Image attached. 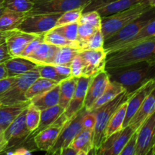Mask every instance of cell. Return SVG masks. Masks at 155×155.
Here are the masks:
<instances>
[{"label":"cell","instance_id":"6da1fadb","mask_svg":"<svg viewBox=\"0 0 155 155\" xmlns=\"http://www.w3.org/2000/svg\"><path fill=\"white\" fill-rule=\"evenodd\" d=\"M110 81L120 83L128 94L137 91L155 79V61H142L124 66L106 68Z\"/></svg>","mask_w":155,"mask_h":155},{"label":"cell","instance_id":"7a4b0ae2","mask_svg":"<svg viewBox=\"0 0 155 155\" xmlns=\"http://www.w3.org/2000/svg\"><path fill=\"white\" fill-rule=\"evenodd\" d=\"M142 61H155V36L133 47L108 54L106 68L124 66Z\"/></svg>","mask_w":155,"mask_h":155},{"label":"cell","instance_id":"3957f363","mask_svg":"<svg viewBox=\"0 0 155 155\" xmlns=\"http://www.w3.org/2000/svg\"><path fill=\"white\" fill-rule=\"evenodd\" d=\"M133 93L128 94L125 91L123 93L120 94L114 99L111 100L95 110H91L95 113L96 117V123L93 131L94 148L98 149L104 142L106 139V130L107 125L112 115L123 103L128 101Z\"/></svg>","mask_w":155,"mask_h":155},{"label":"cell","instance_id":"277c9868","mask_svg":"<svg viewBox=\"0 0 155 155\" xmlns=\"http://www.w3.org/2000/svg\"><path fill=\"white\" fill-rule=\"evenodd\" d=\"M151 7L152 6L148 4L147 0H143L127 10L101 18V31L104 40L134 21Z\"/></svg>","mask_w":155,"mask_h":155},{"label":"cell","instance_id":"5b68a950","mask_svg":"<svg viewBox=\"0 0 155 155\" xmlns=\"http://www.w3.org/2000/svg\"><path fill=\"white\" fill-rule=\"evenodd\" d=\"M155 19V6L142 13L121 30L104 40V49L109 54L114 48L134 37L144 27Z\"/></svg>","mask_w":155,"mask_h":155},{"label":"cell","instance_id":"8992f818","mask_svg":"<svg viewBox=\"0 0 155 155\" xmlns=\"http://www.w3.org/2000/svg\"><path fill=\"white\" fill-rule=\"evenodd\" d=\"M39 77V74L36 68L16 77L15 83L8 90L0 95V106L15 105L28 102L29 101L26 98V92L32 83Z\"/></svg>","mask_w":155,"mask_h":155},{"label":"cell","instance_id":"52a82bcc","mask_svg":"<svg viewBox=\"0 0 155 155\" xmlns=\"http://www.w3.org/2000/svg\"><path fill=\"white\" fill-rule=\"evenodd\" d=\"M86 110L85 107L79 110L71 118L67 120L62 128L57 140L45 155H56L63 148H68L74 138L83 130L82 119Z\"/></svg>","mask_w":155,"mask_h":155},{"label":"cell","instance_id":"ba28073f","mask_svg":"<svg viewBox=\"0 0 155 155\" xmlns=\"http://www.w3.org/2000/svg\"><path fill=\"white\" fill-rule=\"evenodd\" d=\"M62 13L27 15L17 30L36 35H44L54 28Z\"/></svg>","mask_w":155,"mask_h":155},{"label":"cell","instance_id":"9c48e42d","mask_svg":"<svg viewBox=\"0 0 155 155\" xmlns=\"http://www.w3.org/2000/svg\"><path fill=\"white\" fill-rule=\"evenodd\" d=\"M92 0H45L35 2L34 7L27 15L64 13L77 8L84 9Z\"/></svg>","mask_w":155,"mask_h":155},{"label":"cell","instance_id":"30bf717a","mask_svg":"<svg viewBox=\"0 0 155 155\" xmlns=\"http://www.w3.org/2000/svg\"><path fill=\"white\" fill-rule=\"evenodd\" d=\"M136 131L130 126L124 127L106 138L101 146L96 149V155H119Z\"/></svg>","mask_w":155,"mask_h":155},{"label":"cell","instance_id":"8fae6325","mask_svg":"<svg viewBox=\"0 0 155 155\" xmlns=\"http://www.w3.org/2000/svg\"><path fill=\"white\" fill-rule=\"evenodd\" d=\"M79 54L83 61V77H92L105 70L107 54L104 49L80 50Z\"/></svg>","mask_w":155,"mask_h":155},{"label":"cell","instance_id":"7c38bea8","mask_svg":"<svg viewBox=\"0 0 155 155\" xmlns=\"http://www.w3.org/2000/svg\"><path fill=\"white\" fill-rule=\"evenodd\" d=\"M155 145V111L137 130L136 155H145Z\"/></svg>","mask_w":155,"mask_h":155},{"label":"cell","instance_id":"4fadbf2b","mask_svg":"<svg viewBox=\"0 0 155 155\" xmlns=\"http://www.w3.org/2000/svg\"><path fill=\"white\" fill-rule=\"evenodd\" d=\"M63 114L54 124L36 133L33 136L34 144L38 150L46 152L53 146L65 123L68 120V119L64 117Z\"/></svg>","mask_w":155,"mask_h":155},{"label":"cell","instance_id":"5bb4252c","mask_svg":"<svg viewBox=\"0 0 155 155\" xmlns=\"http://www.w3.org/2000/svg\"><path fill=\"white\" fill-rule=\"evenodd\" d=\"M26 109L5 130L4 136L8 143V148L18 145L30 137V132L26 124Z\"/></svg>","mask_w":155,"mask_h":155},{"label":"cell","instance_id":"9a60e30c","mask_svg":"<svg viewBox=\"0 0 155 155\" xmlns=\"http://www.w3.org/2000/svg\"><path fill=\"white\" fill-rule=\"evenodd\" d=\"M109 83L110 79L105 70L92 77L84 101V107L86 110L89 111L92 109V106L104 92Z\"/></svg>","mask_w":155,"mask_h":155},{"label":"cell","instance_id":"2e32d148","mask_svg":"<svg viewBox=\"0 0 155 155\" xmlns=\"http://www.w3.org/2000/svg\"><path fill=\"white\" fill-rule=\"evenodd\" d=\"M92 77H80L77 80V87L74 95L68 104V107L64 112V116L66 119L69 120L79 110L84 107V101L86 98L88 86Z\"/></svg>","mask_w":155,"mask_h":155},{"label":"cell","instance_id":"e0dca14e","mask_svg":"<svg viewBox=\"0 0 155 155\" xmlns=\"http://www.w3.org/2000/svg\"><path fill=\"white\" fill-rule=\"evenodd\" d=\"M38 36L39 35L25 33L17 29L12 30L5 39V44L10 55L12 58L20 57L27 45Z\"/></svg>","mask_w":155,"mask_h":155},{"label":"cell","instance_id":"ac0fdd59","mask_svg":"<svg viewBox=\"0 0 155 155\" xmlns=\"http://www.w3.org/2000/svg\"><path fill=\"white\" fill-rule=\"evenodd\" d=\"M154 80H150L149 82L143 85L142 87L139 88L137 91H136L132 95V96L129 98V100L127 101V112H126V117L123 127H126L128 126L130 121L131 120L133 117L136 114L137 110H139L140 106L143 103L144 100L154 89Z\"/></svg>","mask_w":155,"mask_h":155},{"label":"cell","instance_id":"d6986e66","mask_svg":"<svg viewBox=\"0 0 155 155\" xmlns=\"http://www.w3.org/2000/svg\"><path fill=\"white\" fill-rule=\"evenodd\" d=\"M60 47L51 45L45 42L39 43L33 51L25 58L31 61L36 65L50 64L52 65L54 58Z\"/></svg>","mask_w":155,"mask_h":155},{"label":"cell","instance_id":"ffe728a7","mask_svg":"<svg viewBox=\"0 0 155 155\" xmlns=\"http://www.w3.org/2000/svg\"><path fill=\"white\" fill-rule=\"evenodd\" d=\"M155 111V89L151 91V93L144 100L143 103L136 114L133 117L128 126L133 130H138L142 124Z\"/></svg>","mask_w":155,"mask_h":155},{"label":"cell","instance_id":"44dd1931","mask_svg":"<svg viewBox=\"0 0 155 155\" xmlns=\"http://www.w3.org/2000/svg\"><path fill=\"white\" fill-rule=\"evenodd\" d=\"M8 77H18L36 69V64L23 57H13L4 63Z\"/></svg>","mask_w":155,"mask_h":155},{"label":"cell","instance_id":"7402d4cb","mask_svg":"<svg viewBox=\"0 0 155 155\" xmlns=\"http://www.w3.org/2000/svg\"><path fill=\"white\" fill-rule=\"evenodd\" d=\"M59 84L45 93L34 97L30 101L39 110H43L59 104Z\"/></svg>","mask_w":155,"mask_h":155},{"label":"cell","instance_id":"603a6c76","mask_svg":"<svg viewBox=\"0 0 155 155\" xmlns=\"http://www.w3.org/2000/svg\"><path fill=\"white\" fill-rule=\"evenodd\" d=\"M30 104V101L15 105L0 106V127L5 130Z\"/></svg>","mask_w":155,"mask_h":155},{"label":"cell","instance_id":"cb8c5ba5","mask_svg":"<svg viewBox=\"0 0 155 155\" xmlns=\"http://www.w3.org/2000/svg\"><path fill=\"white\" fill-rule=\"evenodd\" d=\"M65 109L59 104L49 107L41 111L40 121L38 128L30 135V136H34L36 133L45 130L49 126L54 124L59 119L62 114L64 112Z\"/></svg>","mask_w":155,"mask_h":155},{"label":"cell","instance_id":"d4e9b609","mask_svg":"<svg viewBox=\"0 0 155 155\" xmlns=\"http://www.w3.org/2000/svg\"><path fill=\"white\" fill-rule=\"evenodd\" d=\"M77 77H71L59 83V105L64 109L68 107L77 87Z\"/></svg>","mask_w":155,"mask_h":155},{"label":"cell","instance_id":"484cf974","mask_svg":"<svg viewBox=\"0 0 155 155\" xmlns=\"http://www.w3.org/2000/svg\"><path fill=\"white\" fill-rule=\"evenodd\" d=\"M142 1L143 0H117V1L112 2L98 8L95 11L98 12L101 18H104V17L127 10Z\"/></svg>","mask_w":155,"mask_h":155},{"label":"cell","instance_id":"4316f807","mask_svg":"<svg viewBox=\"0 0 155 155\" xmlns=\"http://www.w3.org/2000/svg\"><path fill=\"white\" fill-rule=\"evenodd\" d=\"M27 15L5 9L0 16V33L16 30Z\"/></svg>","mask_w":155,"mask_h":155},{"label":"cell","instance_id":"83f0119b","mask_svg":"<svg viewBox=\"0 0 155 155\" xmlns=\"http://www.w3.org/2000/svg\"><path fill=\"white\" fill-rule=\"evenodd\" d=\"M155 36V19L154 21H152L151 22H150L149 24H147L145 27H144L136 36L133 38H132L130 40L127 41L126 42L123 43L122 45H120V46L117 47L116 48L113 50L109 54H112V53H114L116 51H121V50L126 49V48H130V47H133V45H136L139 42H142V41L145 40V39H148V38H151L152 36ZM108 55V54H107Z\"/></svg>","mask_w":155,"mask_h":155},{"label":"cell","instance_id":"f1b7e54d","mask_svg":"<svg viewBox=\"0 0 155 155\" xmlns=\"http://www.w3.org/2000/svg\"><path fill=\"white\" fill-rule=\"evenodd\" d=\"M69 148L76 151H83L88 153L93 148V132L83 130L74 138Z\"/></svg>","mask_w":155,"mask_h":155},{"label":"cell","instance_id":"f546056e","mask_svg":"<svg viewBox=\"0 0 155 155\" xmlns=\"http://www.w3.org/2000/svg\"><path fill=\"white\" fill-rule=\"evenodd\" d=\"M58 84V83L53 80L42 78L39 77L32 83L31 86L27 89L26 92V98L27 101H30L33 98L45 93L47 91L53 89Z\"/></svg>","mask_w":155,"mask_h":155},{"label":"cell","instance_id":"4dcf8cb0","mask_svg":"<svg viewBox=\"0 0 155 155\" xmlns=\"http://www.w3.org/2000/svg\"><path fill=\"white\" fill-rule=\"evenodd\" d=\"M124 92H125V89L120 83H117V82L110 81L101 96L97 100V101L92 106V109L89 111L95 110L101 106L105 104L106 103L114 99L116 97H117L120 94L123 93Z\"/></svg>","mask_w":155,"mask_h":155},{"label":"cell","instance_id":"1f68e13d","mask_svg":"<svg viewBox=\"0 0 155 155\" xmlns=\"http://www.w3.org/2000/svg\"><path fill=\"white\" fill-rule=\"evenodd\" d=\"M127 107V101L123 103L112 115L108 125H107V130H106V138L124 128L123 126H124V120H125Z\"/></svg>","mask_w":155,"mask_h":155},{"label":"cell","instance_id":"d6a6232c","mask_svg":"<svg viewBox=\"0 0 155 155\" xmlns=\"http://www.w3.org/2000/svg\"><path fill=\"white\" fill-rule=\"evenodd\" d=\"M44 42L51 45H56L58 47H72V48H79L78 45L74 42L67 39L64 36L56 31L55 30H49L43 35ZM80 49V48H79Z\"/></svg>","mask_w":155,"mask_h":155},{"label":"cell","instance_id":"836d02e7","mask_svg":"<svg viewBox=\"0 0 155 155\" xmlns=\"http://www.w3.org/2000/svg\"><path fill=\"white\" fill-rule=\"evenodd\" d=\"M80 49L72 47H60L52 65H67L70 66L76 55L79 54Z\"/></svg>","mask_w":155,"mask_h":155},{"label":"cell","instance_id":"e575fe53","mask_svg":"<svg viewBox=\"0 0 155 155\" xmlns=\"http://www.w3.org/2000/svg\"><path fill=\"white\" fill-rule=\"evenodd\" d=\"M2 4L8 10L28 14L34 7L35 2L32 0H4Z\"/></svg>","mask_w":155,"mask_h":155},{"label":"cell","instance_id":"d590c367","mask_svg":"<svg viewBox=\"0 0 155 155\" xmlns=\"http://www.w3.org/2000/svg\"><path fill=\"white\" fill-rule=\"evenodd\" d=\"M40 115L41 110L30 103L26 109V124L30 135L39 127Z\"/></svg>","mask_w":155,"mask_h":155},{"label":"cell","instance_id":"8d00e7d4","mask_svg":"<svg viewBox=\"0 0 155 155\" xmlns=\"http://www.w3.org/2000/svg\"><path fill=\"white\" fill-rule=\"evenodd\" d=\"M36 70L38 71L39 77L42 78L48 79V80H53L56 83H59L65 78L59 75L58 73L56 71L54 65L50 64H39L36 65Z\"/></svg>","mask_w":155,"mask_h":155},{"label":"cell","instance_id":"74e56055","mask_svg":"<svg viewBox=\"0 0 155 155\" xmlns=\"http://www.w3.org/2000/svg\"><path fill=\"white\" fill-rule=\"evenodd\" d=\"M101 28L91 26L86 24H80L78 23V28H77V42H78L79 48L86 43L91 37L94 35V33Z\"/></svg>","mask_w":155,"mask_h":155},{"label":"cell","instance_id":"f35d334b","mask_svg":"<svg viewBox=\"0 0 155 155\" xmlns=\"http://www.w3.org/2000/svg\"><path fill=\"white\" fill-rule=\"evenodd\" d=\"M83 8H77L64 12L58 18L54 27H61V26L67 25V24H74V23H78L80 16L83 13Z\"/></svg>","mask_w":155,"mask_h":155},{"label":"cell","instance_id":"ab89813d","mask_svg":"<svg viewBox=\"0 0 155 155\" xmlns=\"http://www.w3.org/2000/svg\"><path fill=\"white\" fill-rule=\"evenodd\" d=\"M104 38L101 28L98 29L93 36L80 47V50H100L104 49Z\"/></svg>","mask_w":155,"mask_h":155},{"label":"cell","instance_id":"60d3db41","mask_svg":"<svg viewBox=\"0 0 155 155\" xmlns=\"http://www.w3.org/2000/svg\"><path fill=\"white\" fill-rule=\"evenodd\" d=\"M77 28H78V23L67 24V25L54 27L53 29L55 30L57 32H58L59 33H61L63 36H64L67 39L78 45V42H77Z\"/></svg>","mask_w":155,"mask_h":155},{"label":"cell","instance_id":"b9f144b4","mask_svg":"<svg viewBox=\"0 0 155 155\" xmlns=\"http://www.w3.org/2000/svg\"><path fill=\"white\" fill-rule=\"evenodd\" d=\"M78 23L89 24L96 28H101V18L97 11H91L82 13Z\"/></svg>","mask_w":155,"mask_h":155},{"label":"cell","instance_id":"7bdbcfd3","mask_svg":"<svg viewBox=\"0 0 155 155\" xmlns=\"http://www.w3.org/2000/svg\"><path fill=\"white\" fill-rule=\"evenodd\" d=\"M70 67H71V77H77V78L83 77V61L80 54L74 57V58L71 61Z\"/></svg>","mask_w":155,"mask_h":155},{"label":"cell","instance_id":"ee69618b","mask_svg":"<svg viewBox=\"0 0 155 155\" xmlns=\"http://www.w3.org/2000/svg\"><path fill=\"white\" fill-rule=\"evenodd\" d=\"M95 123H96V117L95 113L93 111L86 110L82 119L83 129L93 132L95 127Z\"/></svg>","mask_w":155,"mask_h":155},{"label":"cell","instance_id":"f6af8a7d","mask_svg":"<svg viewBox=\"0 0 155 155\" xmlns=\"http://www.w3.org/2000/svg\"><path fill=\"white\" fill-rule=\"evenodd\" d=\"M136 137H137V131L135 132L119 155H136Z\"/></svg>","mask_w":155,"mask_h":155},{"label":"cell","instance_id":"bcb514c9","mask_svg":"<svg viewBox=\"0 0 155 155\" xmlns=\"http://www.w3.org/2000/svg\"><path fill=\"white\" fill-rule=\"evenodd\" d=\"M117 1V0H92L89 5H88L83 11V12H91V11H95L98 8L101 7L103 5L108 4V3L112 2Z\"/></svg>","mask_w":155,"mask_h":155},{"label":"cell","instance_id":"7dc6e473","mask_svg":"<svg viewBox=\"0 0 155 155\" xmlns=\"http://www.w3.org/2000/svg\"><path fill=\"white\" fill-rule=\"evenodd\" d=\"M16 77H6L0 80V95L8 91L15 83Z\"/></svg>","mask_w":155,"mask_h":155},{"label":"cell","instance_id":"c3c4849f","mask_svg":"<svg viewBox=\"0 0 155 155\" xmlns=\"http://www.w3.org/2000/svg\"><path fill=\"white\" fill-rule=\"evenodd\" d=\"M54 66L59 75L63 77L64 78L67 79L71 77V71L70 66H67V65H54Z\"/></svg>","mask_w":155,"mask_h":155},{"label":"cell","instance_id":"681fc988","mask_svg":"<svg viewBox=\"0 0 155 155\" xmlns=\"http://www.w3.org/2000/svg\"><path fill=\"white\" fill-rule=\"evenodd\" d=\"M12 56L9 54L8 51L7 45L5 42L0 45V64H2L5 62L7 61L10 58H12Z\"/></svg>","mask_w":155,"mask_h":155},{"label":"cell","instance_id":"f907efd6","mask_svg":"<svg viewBox=\"0 0 155 155\" xmlns=\"http://www.w3.org/2000/svg\"><path fill=\"white\" fill-rule=\"evenodd\" d=\"M8 143L5 138L4 133H0V155L2 154L8 149Z\"/></svg>","mask_w":155,"mask_h":155},{"label":"cell","instance_id":"816d5d0a","mask_svg":"<svg viewBox=\"0 0 155 155\" xmlns=\"http://www.w3.org/2000/svg\"><path fill=\"white\" fill-rule=\"evenodd\" d=\"M8 155H32L31 152L25 148H20L15 150L14 152H10Z\"/></svg>","mask_w":155,"mask_h":155},{"label":"cell","instance_id":"f5cc1de1","mask_svg":"<svg viewBox=\"0 0 155 155\" xmlns=\"http://www.w3.org/2000/svg\"><path fill=\"white\" fill-rule=\"evenodd\" d=\"M77 152V151H74V149L68 147V148H63V149L61 150L56 155H75Z\"/></svg>","mask_w":155,"mask_h":155},{"label":"cell","instance_id":"db71d44e","mask_svg":"<svg viewBox=\"0 0 155 155\" xmlns=\"http://www.w3.org/2000/svg\"><path fill=\"white\" fill-rule=\"evenodd\" d=\"M6 77H8L7 71H6L5 64H0V80L6 78Z\"/></svg>","mask_w":155,"mask_h":155},{"label":"cell","instance_id":"11a10c76","mask_svg":"<svg viewBox=\"0 0 155 155\" xmlns=\"http://www.w3.org/2000/svg\"><path fill=\"white\" fill-rule=\"evenodd\" d=\"M12 31V30H11ZM11 31H6V32H1L0 33V45L4 42H5V39L7 38V36H8L9 33H11Z\"/></svg>","mask_w":155,"mask_h":155},{"label":"cell","instance_id":"9f6ffc18","mask_svg":"<svg viewBox=\"0 0 155 155\" xmlns=\"http://www.w3.org/2000/svg\"><path fill=\"white\" fill-rule=\"evenodd\" d=\"M145 155H155V145H154V147H153V148H151V149L150 150V151H148V152Z\"/></svg>","mask_w":155,"mask_h":155},{"label":"cell","instance_id":"6f0895ef","mask_svg":"<svg viewBox=\"0 0 155 155\" xmlns=\"http://www.w3.org/2000/svg\"><path fill=\"white\" fill-rule=\"evenodd\" d=\"M87 155H96V149L94 148H92V149L87 153Z\"/></svg>","mask_w":155,"mask_h":155},{"label":"cell","instance_id":"680465c9","mask_svg":"<svg viewBox=\"0 0 155 155\" xmlns=\"http://www.w3.org/2000/svg\"><path fill=\"white\" fill-rule=\"evenodd\" d=\"M5 10V8L4 7V5H3V4L2 3V4H0V16H1L2 15V13L4 12V11Z\"/></svg>","mask_w":155,"mask_h":155},{"label":"cell","instance_id":"91938a15","mask_svg":"<svg viewBox=\"0 0 155 155\" xmlns=\"http://www.w3.org/2000/svg\"><path fill=\"white\" fill-rule=\"evenodd\" d=\"M147 2L151 6H155V0H147Z\"/></svg>","mask_w":155,"mask_h":155},{"label":"cell","instance_id":"94428289","mask_svg":"<svg viewBox=\"0 0 155 155\" xmlns=\"http://www.w3.org/2000/svg\"><path fill=\"white\" fill-rule=\"evenodd\" d=\"M75 155H87V153L83 151H77Z\"/></svg>","mask_w":155,"mask_h":155},{"label":"cell","instance_id":"6125c7cd","mask_svg":"<svg viewBox=\"0 0 155 155\" xmlns=\"http://www.w3.org/2000/svg\"><path fill=\"white\" fill-rule=\"evenodd\" d=\"M4 131H5V130L3 128H2L1 127H0V133H4Z\"/></svg>","mask_w":155,"mask_h":155},{"label":"cell","instance_id":"be15d7a7","mask_svg":"<svg viewBox=\"0 0 155 155\" xmlns=\"http://www.w3.org/2000/svg\"><path fill=\"white\" fill-rule=\"evenodd\" d=\"M32 1H33L34 2H40V1H45V0H32Z\"/></svg>","mask_w":155,"mask_h":155},{"label":"cell","instance_id":"e7e4bbea","mask_svg":"<svg viewBox=\"0 0 155 155\" xmlns=\"http://www.w3.org/2000/svg\"><path fill=\"white\" fill-rule=\"evenodd\" d=\"M3 1H4V0H0V4H2V3L3 2Z\"/></svg>","mask_w":155,"mask_h":155},{"label":"cell","instance_id":"03108f58","mask_svg":"<svg viewBox=\"0 0 155 155\" xmlns=\"http://www.w3.org/2000/svg\"><path fill=\"white\" fill-rule=\"evenodd\" d=\"M154 89H155V79L154 80Z\"/></svg>","mask_w":155,"mask_h":155},{"label":"cell","instance_id":"003e7915","mask_svg":"<svg viewBox=\"0 0 155 155\" xmlns=\"http://www.w3.org/2000/svg\"><path fill=\"white\" fill-rule=\"evenodd\" d=\"M1 155H2V154H1Z\"/></svg>","mask_w":155,"mask_h":155}]
</instances>
